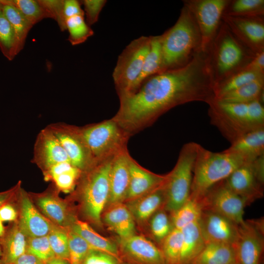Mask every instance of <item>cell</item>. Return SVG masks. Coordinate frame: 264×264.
Masks as SVG:
<instances>
[{
  "mask_svg": "<svg viewBox=\"0 0 264 264\" xmlns=\"http://www.w3.org/2000/svg\"><path fill=\"white\" fill-rule=\"evenodd\" d=\"M21 202V216L19 225L27 237L47 236L53 224L45 218L32 204L26 193L19 190Z\"/></svg>",
  "mask_w": 264,
  "mask_h": 264,
  "instance_id": "20",
  "label": "cell"
},
{
  "mask_svg": "<svg viewBox=\"0 0 264 264\" xmlns=\"http://www.w3.org/2000/svg\"><path fill=\"white\" fill-rule=\"evenodd\" d=\"M3 4L2 12L11 24L21 51L23 48L27 34L33 25L15 6L0 0Z\"/></svg>",
  "mask_w": 264,
  "mask_h": 264,
  "instance_id": "33",
  "label": "cell"
},
{
  "mask_svg": "<svg viewBox=\"0 0 264 264\" xmlns=\"http://www.w3.org/2000/svg\"><path fill=\"white\" fill-rule=\"evenodd\" d=\"M210 46L201 49L186 66L153 75L134 92L119 96L112 118L131 136L152 125L177 106L215 99Z\"/></svg>",
  "mask_w": 264,
  "mask_h": 264,
  "instance_id": "1",
  "label": "cell"
},
{
  "mask_svg": "<svg viewBox=\"0 0 264 264\" xmlns=\"http://www.w3.org/2000/svg\"><path fill=\"white\" fill-rule=\"evenodd\" d=\"M66 26L69 32L68 40L72 45L84 43L94 34L83 16H75L69 18L66 21Z\"/></svg>",
  "mask_w": 264,
  "mask_h": 264,
  "instance_id": "39",
  "label": "cell"
},
{
  "mask_svg": "<svg viewBox=\"0 0 264 264\" xmlns=\"http://www.w3.org/2000/svg\"><path fill=\"white\" fill-rule=\"evenodd\" d=\"M26 252L31 254L45 263L56 257L47 236L27 238Z\"/></svg>",
  "mask_w": 264,
  "mask_h": 264,
  "instance_id": "44",
  "label": "cell"
},
{
  "mask_svg": "<svg viewBox=\"0 0 264 264\" xmlns=\"http://www.w3.org/2000/svg\"><path fill=\"white\" fill-rule=\"evenodd\" d=\"M0 240L2 255L0 264H13L26 252L27 237L19 224L14 225Z\"/></svg>",
  "mask_w": 264,
  "mask_h": 264,
  "instance_id": "25",
  "label": "cell"
},
{
  "mask_svg": "<svg viewBox=\"0 0 264 264\" xmlns=\"http://www.w3.org/2000/svg\"><path fill=\"white\" fill-rule=\"evenodd\" d=\"M110 206L104 217L105 223L119 236L120 239L135 235L134 218L127 206L121 202Z\"/></svg>",
  "mask_w": 264,
  "mask_h": 264,
  "instance_id": "23",
  "label": "cell"
},
{
  "mask_svg": "<svg viewBox=\"0 0 264 264\" xmlns=\"http://www.w3.org/2000/svg\"><path fill=\"white\" fill-rule=\"evenodd\" d=\"M13 264H45L36 256L27 252L19 257Z\"/></svg>",
  "mask_w": 264,
  "mask_h": 264,
  "instance_id": "52",
  "label": "cell"
},
{
  "mask_svg": "<svg viewBox=\"0 0 264 264\" xmlns=\"http://www.w3.org/2000/svg\"><path fill=\"white\" fill-rule=\"evenodd\" d=\"M161 244L166 264H179L182 244L181 230L174 228Z\"/></svg>",
  "mask_w": 264,
  "mask_h": 264,
  "instance_id": "38",
  "label": "cell"
},
{
  "mask_svg": "<svg viewBox=\"0 0 264 264\" xmlns=\"http://www.w3.org/2000/svg\"><path fill=\"white\" fill-rule=\"evenodd\" d=\"M17 217L16 210L10 204L6 203L0 207V220L2 222L15 221Z\"/></svg>",
  "mask_w": 264,
  "mask_h": 264,
  "instance_id": "49",
  "label": "cell"
},
{
  "mask_svg": "<svg viewBox=\"0 0 264 264\" xmlns=\"http://www.w3.org/2000/svg\"><path fill=\"white\" fill-rule=\"evenodd\" d=\"M20 188V183H18L12 188L5 191L0 192V207L10 200L18 192Z\"/></svg>",
  "mask_w": 264,
  "mask_h": 264,
  "instance_id": "53",
  "label": "cell"
},
{
  "mask_svg": "<svg viewBox=\"0 0 264 264\" xmlns=\"http://www.w3.org/2000/svg\"><path fill=\"white\" fill-rule=\"evenodd\" d=\"M71 229L84 239L92 249L106 252L118 258L119 251L116 245L97 233L87 223L75 220L71 224Z\"/></svg>",
  "mask_w": 264,
  "mask_h": 264,
  "instance_id": "28",
  "label": "cell"
},
{
  "mask_svg": "<svg viewBox=\"0 0 264 264\" xmlns=\"http://www.w3.org/2000/svg\"><path fill=\"white\" fill-rule=\"evenodd\" d=\"M43 173L45 179L53 181L57 189L68 193L74 189L82 171L70 162H64L52 166Z\"/></svg>",
  "mask_w": 264,
  "mask_h": 264,
  "instance_id": "27",
  "label": "cell"
},
{
  "mask_svg": "<svg viewBox=\"0 0 264 264\" xmlns=\"http://www.w3.org/2000/svg\"><path fill=\"white\" fill-rule=\"evenodd\" d=\"M224 151L241 154L251 162L264 155V128L245 133L232 142Z\"/></svg>",
  "mask_w": 264,
  "mask_h": 264,
  "instance_id": "24",
  "label": "cell"
},
{
  "mask_svg": "<svg viewBox=\"0 0 264 264\" xmlns=\"http://www.w3.org/2000/svg\"><path fill=\"white\" fill-rule=\"evenodd\" d=\"M1 255H2V249H1V246L0 240V259L1 257Z\"/></svg>",
  "mask_w": 264,
  "mask_h": 264,
  "instance_id": "56",
  "label": "cell"
},
{
  "mask_svg": "<svg viewBox=\"0 0 264 264\" xmlns=\"http://www.w3.org/2000/svg\"><path fill=\"white\" fill-rule=\"evenodd\" d=\"M198 224L206 243L232 245L236 239L238 224L218 213L202 209Z\"/></svg>",
  "mask_w": 264,
  "mask_h": 264,
  "instance_id": "15",
  "label": "cell"
},
{
  "mask_svg": "<svg viewBox=\"0 0 264 264\" xmlns=\"http://www.w3.org/2000/svg\"><path fill=\"white\" fill-rule=\"evenodd\" d=\"M256 55L241 43L222 21L210 45L215 88L244 69Z\"/></svg>",
  "mask_w": 264,
  "mask_h": 264,
  "instance_id": "4",
  "label": "cell"
},
{
  "mask_svg": "<svg viewBox=\"0 0 264 264\" xmlns=\"http://www.w3.org/2000/svg\"><path fill=\"white\" fill-rule=\"evenodd\" d=\"M190 264H235L232 245L207 243Z\"/></svg>",
  "mask_w": 264,
  "mask_h": 264,
  "instance_id": "29",
  "label": "cell"
},
{
  "mask_svg": "<svg viewBox=\"0 0 264 264\" xmlns=\"http://www.w3.org/2000/svg\"><path fill=\"white\" fill-rule=\"evenodd\" d=\"M16 7L34 25L44 19L50 18L38 0H4Z\"/></svg>",
  "mask_w": 264,
  "mask_h": 264,
  "instance_id": "40",
  "label": "cell"
},
{
  "mask_svg": "<svg viewBox=\"0 0 264 264\" xmlns=\"http://www.w3.org/2000/svg\"><path fill=\"white\" fill-rule=\"evenodd\" d=\"M164 182L154 190L128 200V203L126 205L134 219L139 221H145L162 207H164L165 201Z\"/></svg>",
  "mask_w": 264,
  "mask_h": 264,
  "instance_id": "22",
  "label": "cell"
},
{
  "mask_svg": "<svg viewBox=\"0 0 264 264\" xmlns=\"http://www.w3.org/2000/svg\"><path fill=\"white\" fill-rule=\"evenodd\" d=\"M82 264H120L118 258L99 250L91 249Z\"/></svg>",
  "mask_w": 264,
  "mask_h": 264,
  "instance_id": "47",
  "label": "cell"
},
{
  "mask_svg": "<svg viewBox=\"0 0 264 264\" xmlns=\"http://www.w3.org/2000/svg\"><path fill=\"white\" fill-rule=\"evenodd\" d=\"M2 7H3V4L0 0V12L2 11Z\"/></svg>",
  "mask_w": 264,
  "mask_h": 264,
  "instance_id": "57",
  "label": "cell"
},
{
  "mask_svg": "<svg viewBox=\"0 0 264 264\" xmlns=\"http://www.w3.org/2000/svg\"><path fill=\"white\" fill-rule=\"evenodd\" d=\"M230 0H184L183 5L191 13L201 37V49L211 44L222 22Z\"/></svg>",
  "mask_w": 264,
  "mask_h": 264,
  "instance_id": "11",
  "label": "cell"
},
{
  "mask_svg": "<svg viewBox=\"0 0 264 264\" xmlns=\"http://www.w3.org/2000/svg\"><path fill=\"white\" fill-rule=\"evenodd\" d=\"M252 167L261 182L264 183V154L251 162Z\"/></svg>",
  "mask_w": 264,
  "mask_h": 264,
  "instance_id": "51",
  "label": "cell"
},
{
  "mask_svg": "<svg viewBox=\"0 0 264 264\" xmlns=\"http://www.w3.org/2000/svg\"><path fill=\"white\" fill-rule=\"evenodd\" d=\"M45 264H70L68 261L66 259L55 257L45 263Z\"/></svg>",
  "mask_w": 264,
  "mask_h": 264,
  "instance_id": "54",
  "label": "cell"
},
{
  "mask_svg": "<svg viewBox=\"0 0 264 264\" xmlns=\"http://www.w3.org/2000/svg\"><path fill=\"white\" fill-rule=\"evenodd\" d=\"M150 224L152 235L160 243L174 229L171 219L164 209H159L151 217Z\"/></svg>",
  "mask_w": 264,
  "mask_h": 264,
  "instance_id": "41",
  "label": "cell"
},
{
  "mask_svg": "<svg viewBox=\"0 0 264 264\" xmlns=\"http://www.w3.org/2000/svg\"><path fill=\"white\" fill-rule=\"evenodd\" d=\"M80 1L77 0H64L63 16L66 22L69 18L75 16H84V12L81 8Z\"/></svg>",
  "mask_w": 264,
  "mask_h": 264,
  "instance_id": "48",
  "label": "cell"
},
{
  "mask_svg": "<svg viewBox=\"0 0 264 264\" xmlns=\"http://www.w3.org/2000/svg\"><path fill=\"white\" fill-rule=\"evenodd\" d=\"M221 20L238 40L254 54L264 51V17L223 15Z\"/></svg>",
  "mask_w": 264,
  "mask_h": 264,
  "instance_id": "14",
  "label": "cell"
},
{
  "mask_svg": "<svg viewBox=\"0 0 264 264\" xmlns=\"http://www.w3.org/2000/svg\"><path fill=\"white\" fill-rule=\"evenodd\" d=\"M114 156L95 162L82 173L79 186L83 208L87 216L101 223L102 212L110 195V174Z\"/></svg>",
  "mask_w": 264,
  "mask_h": 264,
  "instance_id": "6",
  "label": "cell"
},
{
  "mask_svg": "<svg viewBox=\"0 0 264 264\" xmlns=\"http://www.w3.org/2000/svg\"><path fill=\"white\" fill-rule=\"evenodd\" d=\"M211 123L231 143L245 133L264 128V123L248 103L214 99L208 104Z\"/></svg>",
  "mask_w": 264,
  "mask_h": 264,
  "instance_id": "5",
  "label": "cell"
},
{
  "mask_svg": "<svg viewBox=\"0 0 264 264\" xmlns=\"http://www.w3.org/2000/svg\"><path fill=\"white\" fill-rule=\"evenodd\" d=\"M264 77V73L245 68L230 76L215 88V99H218L229 92Z\"/></svg>",
  "mask_w": 264,
  "mask_h": 264,
  "instance_id": "34",
  "label": "cell"
},
{
  "mask_svg": "<svg viewBox=\"0 0 264 264\" xmlns=\"http://www.w3.org/2000/svg\"><path fill=\"white\" fill-rule=\"evenodd\" d=\"M68 238V262L70 264H82L85 258L92 249L81 236L70 231Z\"/></svg>",
  "mask_w": 264,
  "mask_h": 264,
  "instance_id": "42",
  "label": "cell"
},
{
  "mask_svg": "<svg viewBox=\"0 0 264 264\" xmlns=\"http://www.w3.org/2000/svg\"><path fill=\"white\" fill-rule=\"evenodd\" d=\"M80 1L84 7V12L86 17V22L90 26L98 21L100 13L107 0H83Z\"/></svg>",
  "mask_w": 264,
  "mask_h": 264,
  "instance_id": "46",
  "label": "cell"
},
{
  "mask_svg": "<svg viewBox=\"0 0 264 264\" xmlns=\"http://www.w3.org/2000/svg\"><path fill=\"white\" fill-rule=\"evenodd\" d=\"M162 63L161 35L151 36L149 50L145 57L140 74L134 85L132 93L149 77L160 72Z\"/></svg>",
  "mask_w": 264,
  "mask_h": 264,
  "instance_id": "30",
  "label": "cell"
},
{
  "mask_svg": "<svg viewBox=\"0 0 264 264\" xmlns=\"http://www.w3.org/2000/svg\"><path fill=\"white\" fill-rule=\"evenodd\" d=\"M37 204L43 212L58 226L66 227L70 219L64 202L53 194L47 193L37 199Z\"/></svg>",
  "mask_w": 264,
  "mask_h": 264,
  "instance_id": "32",
  "label": "cell"
},
{
  "mask_svg": "<svg viewBox=\"0 0 264 264\" xmlns=\"http://www.w3.org/2000/svg\"><path fill=\"white\" fill-rule=\"evenodd\" d=\"M51 249L56 257L68 260V238L61 227L53 225L47 235Z\"/></svg>",
  "mask_w": 264,
  "mask_h": 264,
  "instance_id": "43",
  "label": "cell"
},
{
  "mask_svg": "<svg viewBox=\"0 0 264 264\" xmlns=\"http://www.w3.org/2000/svg\"><path fill=\"white\" fill-rule=\"evenodd\" d=\"M197 143L191 142L182 147L173 169L167 175L164 182V209L173 213L189 198L197 154Z\"/></svg>",
  "mask_w": 264,
  "mask_h": 264,
  "instance_id": "7",
  "label": "cell"
},
{
  "mask_svg": "<svg viewBox=\"0 0 264 264\" xmlns=\"http://www.w3.org/2000/svg\"><path fill=\"white\" fill-rule=\"evenodd\" d=\"M32 160L43 172L57 164L70 162L59 141L47 126L37 136Z\"/></svg>",
  "mask_w": 264,
  "mask_h": 264,
  "instance_id": "16",
  "label": "cell"
},
{
  "mask_svg": "<svg viewBox=\"0 0 264 264\" xmlns=\"http://www.w3.org/2000/svg\"><path fill=\"white\" fill-rule=\"evenodd\" d=\"M130 182L125 200H130L146 194L161 186L167 175H159L146 170L131 156L129 162Z\"/></svg>",
  "mask_w": 264,
  "mask_h": 264,
  "instance_id": "21",
  "label": "cell"
},
{
  "mask_svg": "<svg viewBox=\"0 0 264 264\" xmlns=\"http://www.w3.org/2000/svg\"><path fill=\"white\" fill-rule=\"evenodd\" d=\"M180 230L182 234V244L179 264H190L203 249L206 243L200 231L198 220L188 224Z\"/></svg>",
  "mask_w": 264,
  "mask_h": 264,
  "instance_id": "26",
  "label": "cell"
},
{
  "mask_svg": "<svg viewBox=\"0 0 264 264\" xmlns=\"http://www.w3.org/2000/svg\"><path fill=\"white\" fill-rule=\"evenodd\" d=\"M80 130L95 162L113 157L127 148L131 137L112 118L80 127Z\"/></svg>",
  "mask_w": 264,
  "mask_h": 264,
  "instance_id": "8",
  "label": "cell"
},
{
  "mask_svg": "<svg viewBox=\"0 0 264 264\" xmlns=\"http://www.w3.org/2000/svg\"><path fill=\"white\" fill-rule=\"evenodd\" d=\"M264 89V77L253 81L215 100L233 103H248L260 100L263 104Z\"/></svg>",
  "mask_w": 264,
  "mask_h": 264,
  "instance_id": "31",
  "label": "cell"
},
{
  "mask_svg": "<svg viewBox=\"0 0 264 264\" xmlns=\"http://www.w3.org/2000/svg\"><path fill=\"white\" fill-rule=\"evenodd\" d=\"M202 210L200 201L189 198L180 208L171 213L174 228L180 230L188 224L198 221Z\"/></svg>",
  "mask_w": 264,
  "mask_h": 264,
  "instance_id": "35",
  "label": "cell"
},
{
  "mask_svg": "<svg viewBox=\"0 0 264 264\" xmlns=\"http://www.w3.org/2000/svg\"><path fill=\"white\" fill-rule=\"evenodd\" d=\"M263 219L244 220L238 226L232 245L235 264H260L264 248Z\"/></svg>",
  "mask_w": 264,
  "mask_h": 264,
  "instance_id": "10",
  "label": "cell"
},
{
  "mask_svg": "<svg viewBox=\"0 0 264 264\" xmlns=\"http://www.w3.org/2000/svg\"><path fill=\"white\" fill-rule=\"evenodd\" d=\"M0 49L9 61L20 52L14 31L2 11L0 12Z\"/></svg>",
  "mask_w": 264,
  "mask_h": 264,
  "instance_id": "37",
  "label": "cell"
},
{
  "mask_svg": "<svg viewBox=\"0 0 264 264\" xmlns=\"http://www.w3.org/2000/svg\"><path fill=\"white\" fill-rule=\"evenodd\" d=\"M224 182L248 205L263 197L264 184L259 180L251 162H246L237 168Z\"/></svg>",
  "mask_w": 264,
  "mask_h": 264,
  "instance_id": "17",
  "label": "cell"
},
{
  "mask_svg": "<svg viewBox=\"0 0 264 264\" xmlns=\"http://www.w3.org/2000/svg\"><path fill=\"white\" fill-rule=\"evenodd\" d=\"M151 36H141L127 45L118 56L112 78L118 96L132 92L149 50Z\"/></svg>",
  "mask_w": 264,
  "mask_h": 264,
  "instance_id": "9",
  "label": "cell"
},
{
  "mask_svg": "<svg viewBox=\"0 0 264 264\" xmlns=\"http://www.w3.org/2000/svg\"><path fill=\"white\" fill-rule=\"evenodd\" d=\"M202 209L218 213L237 224L243 221L246 201L232 191L224 180L213 186L199 200Z\"/></svg>",
  "mask_w": 264,
  "mask_h": 264,
  "instance_id": "13",
  "label": "cell"
},
{
  "mask_svg": "<svg viewBox=\"0 0 264 264\" xmlns=\"http://www.w3.org/2000/svg\"><path fill=\"white\" fill-rule=\"evenodd\" d=\"M160 35L162 63L159 73L186 66L201 49L199 30L193 16L184 5L175 24Z\"/></svg>",
  "mask_w": 264,
  "mask_h": 264,
  "instance_id": "2",
  "label": "cell"
},
{
  "mask_svg": "<svg viewBox=\"0 0 264 264\" xmlns=\"http://www.w3.org/2000/svg\"><path fill=\"white\" fill-rule=\"evenodd\" d=\"M40 5L49 14L50 18L57 22L60 29L66 30V22L63 16L64 0H38Z\"/></svg>",
  "mask_w": 264,
  "mask_h": 264,
  "instance_id": "45",
  "label": "cell"
},
{
  "mask_svg": "<svg viewBox=\"0 0 264 264\" xmlns=\"http://www.w3.org/2000/svg\"><path fill=\"white\" fill-rule=\"evenodd\" d=\"M245 68L264 73V51L257 54Z\"/></svg>",
  "mask_w": 264,
  "mask_h": 264,
  "instance_id": "50",
  "label": "cell"
},
{
  "mask_svg": "<svg viewBox=\"0 0 264 264\" xmlns=\"http://www.w3.org/2000/svg\"><path fill=\"white\" fill-rule=\"evenodd\" d=\"M120 243L123 253L138 264H166L161 250L142 236L135 234Z\"/></svg>",
  "mask_w": 264,
  "mask_h": 264,
  "instance_id": "19",
  "label": "cell"
},
{
  "mask_svg": "<svg viewBox=\"0 0 264 264\" xmlns=\"http://www.w3.org/2000/svg\"><path fill=\"white\" fill-rule=\"evenodd\" d=\"M47 127L57 138L74 166L86 171L95 162L80 132V127L63 122Z\"/></svg>",
  "mask_w": 264,
  "mask_h": 264,
  "instance_id": "12",
  "label": "cell"
},
{
  "mask_svg": "<svg viewBox=\"0 0 264 264\" xmlns=\"http://www.w3.org/2000/svg\"><path fill=\"white\" fill-rule=\"evenodd\" d=\"M131 156L127 148L116 154L110 174V195L107 204L112 205L125 200L130 182L129 162Z\"/></svg>",
  "mask_w": 264,
  "mask_h": 264,
  "instance_id": "18",
  "label": "cell"
},
{
  "mask_svg": "<svg viewBox=\"0 0 264 264\" xmlns=\"http://www.w3.org/2000/svg\"><path fill=\"white\" fill-rule=\"evenodd\" d=\"M5 233V229L2 224V222L0 220V237H3Z\"/></svg>",
  "mask_w": 264,
  "mask_h": 264,
  "instance_id": "55",
  "label": "cell"
},
{
  "mask_svg": "<svg viewBox=\"0 0 264 264\" xmlns=\"http://www.w3.org/2000/svg\"><path fill=\"white\" fill-rule=\"evenodd\" d=\"M249 162L251 161L241 154L224 150L213 152L197 143L189 198L200 200L213 186Z\"/></svg>",
  "mask_w": 264,
  "mask_h": 264,
  "instance_id": "3",
  "label": "cell"
},
{
  "mask_svg": "<svg viewBox=\"0 0 264 264\" xmlns=\"http://www.w3.org/2000/svg\"><path fill=\"white\" fill-rule=\"evenodd\" d=\"M223 15L233 17H264V0H230Z\"/></svg>",
  "mask_w": 264,
  "mask_h": 264,
  "instance_id": "36",
  "label": "cell"
}]
</instances>
